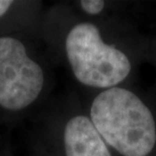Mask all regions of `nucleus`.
<instances>
[{
    "label": "nucleus",
    "mask_w": 156,
    "mask_h": 156,
    "mask_svg": "<svg viewBox=\"0 0 156 156\" xmlns=\"http://www.w3.org/2000/svg\"><path fill=\"white\" fill-rule=\"evenodd\" d=\"M90 116L102 139L124 156H147L153 149V116L129 90L115 86L99 93L92 102Z\"/></svg>",
    "instance_id": "1"
},
{
    "label": "nucleus",
    "mask_w": 156,
    "mask_h": 156,
    "mask_svg": "<svg viewBox=\"0 0 156 156\" xmlns=\"http://www.w3.org/2000/svg\"><path fill=\"white\" fill-rule=\"evenodd\" d=\"M66 52L74 75L85 85L115 87L131 71L123 52L105 44L91 23L74 27L66 39Z\"/></svg>",
    "instance_id": "2"
},
{
    "label": "nucleus",
    "mask_w": 156,
    "mask_h": 156,
    "mask_svg": "<svg viewBox=\"0 0 156 156\" xmlns=\"http://www.w3.org/2000/svg\"><path fill=\"white\" fill-rule=\"evenodd\" d=\"M43 70L29 58L24 46L13 38H0V105L20 110L38 98L43 88Z\"/></svg>",
    "instance_id": "3"
},
{
    "label": "nucleus",
    "mask_w": 156,
    "mask_h": 156,
    "mask_svg": "<svg viewBox=\"0 0 156 156\" xmlns=\"http://www.w3.org/2000/svg\"><path fill=\"white\" fill-rule=\"evenodd\" d=\"M64 144L67 156H111L91 120L83 116L72 118L67 123Z\"/></svg>",
    "instance_id": "4"
},
{
    "label": "nucleus",
    "mask_w": 156,
    "mask_h": 156,
    "mask_svg": "<svg viewBox=\"0 0 156 156\" xmlns=\"http://www.w3.org/2000/svg\"><path fill=\"white\" fill-rule=\"evenodd\" d=\"M80 4L81 7L89 14H98L105 7V1L102 0H83Z\"/></svg>",
    "instance_id": "5"
},
{
    "label": "nucleus",
    "mask_w": 156,
    "mask_h": 156,
    "mask_svg": "<svg viewBox=\"0 0 156 156\" xmlns=\"http://www.w3.org/2000/svg\"><path fill=\"white\" fill-rule=\"evenodd\" d=\"M12 1H7V0H0V16H2L5 13L6 10L10 7Z\"/></svg>",
    "instance_id": "6"
}]
</instances>
